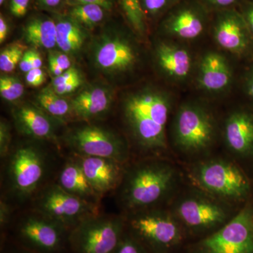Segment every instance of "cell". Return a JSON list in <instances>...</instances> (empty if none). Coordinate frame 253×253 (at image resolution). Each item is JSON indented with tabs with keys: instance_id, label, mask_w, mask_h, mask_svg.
Masks as SVG:
<instances>
[{
	"instance_id": "obj_24",
	"label": "cell",
	"mask_w": 253,
	"mask_h": 253,
	"mask_svg": "<svg viewBox=\"0 0 253 253\" xmlns=\"http://www.w3.org/2000/svg\"><path fill=\"white\" fill-rule=\"evenodd\" d=\"M25 39L36 47L51 49L56 46V22L48 18L31 20L23 29Z\"/></svg>"
},
{
	"instance_id": "obj_5",
	"label": "cell",
	"mask_w": 253,
	"mask_h": 253,
	"mask_svg": "<svg viewBox=\"0 0 253 253\" xmlns=\"http://www.w3.org/2000/svg\"><path fill=\"white\" fill-rule=\"evenodd\" d=\"M126 228L131 236L154 253H163L180 243V222L172 213L147 208L129 212Z\"/></svg>"
},
{
	"instance_id": "obj_31",
	"label": "cell",
	"mask_w": 253,
	"mask_h": 253,
	"mask_svg": "<svg viewBox=\"0 0 253 253\" xmlns=\"http://www.w3.org/2000/svg\"><path fill=\"white\" fill-rule=\"evenodd\" d=\"M11 134L9 123L1 119L0 123V156L4 158L11 151Z\"/></svg>"
},
{
	"instance_id": "obj_14",
	"label": "cell",
	"mask_w": 253,
	"mask_h": 253,
	"mask_svg": "<svg viewBox=\"0 0 253 253\" xmlns=\"http://www.w3.org/2000/svg\"><path fill=\"white\" fill-rule=\"evenodd\" d=\"M93 189L101 196L118 189L122 182L126 163L110 158L74 155Z\"/></svg>"
},
{
	"instance_id": "obj_18",
	"label": "cell",
	"mask_w": 253,
	"mask_h": 253,
	"mask_svg": "<svg viewBox=\"0 0 253 253\" xmlns=\"http://www.w3.org/2000/svg\"><path fill=\"white\" fill-rule=\"evenodd\" d=\"M13 116L18 130L23 135L57 143L51 118L40 108L23 105L13 111Z\"/></svg>"
},
{
	"instance_id": "obj_7",
	"label": "cell",
	"mask_w": 253,
	"mask_h": 253,
	"mask_svg": "<svg viewBox=\"0 0 253 253\" xmlns=\"http://www.w3.org/2000/svg\"><path fill=\"white\" fill-rule=\"evenodd\" d=\"M216 133L212 113L196 103L181 106L173 122V141L176 148L187 154H195L211 147Z\"/></svg>"
},
{
	"instance_id": "obj_13",
	"label": "cell",
	"mask_w": 253,
	"mask_h": 253,
	"mask_svg": "<svg viewBox=\"0 0 253 253\" xmlns=\"http://www.w3.org/2000/svg\"><path fill=\"white\" fill-rule=\"evenodd\" d=\"M93 56L96 67L113 74L130 71L139 59L133 43L117 35L103 36L95 45Z\"/></svg>"
},
{
	"instance_id": "obj_6",
	"label": "cell",
	"mask_w": 253,
	"mask_h": 253,
	"mask_svg": "<svg viewBox=\"0 0 253 253\" xmlns=\"http://www.w3.org/2000/svg\"><path fill=\"white\" fill-rule=\"evenodd\" d=\"M126 232V218L99 214L71 231L69 248L73 253H115Z\"/></svg>"
},
{
	"instance_id": "obj_36",
	"label": "cell",
	"mask_w": 253,
	"mask_h": 253,
	"mask_svg": "<svg viewBox=\"0 0 253 253\" xmlns=\"http://www.w3.org/2000/svg\"><path fill=\"white\" fill-rule=\"evenodd\" d=\"M79 78L81 77L78 70L71 67L67 71H64L61 76L53 78L51 84L52 86H57Z\"/></svg>"
},
{
	"instance_id": "obj_49",
	"label": "cell",
	"mask_w": 253,
	"mask_h": 253,
	"mask_svg": "<svg viewBox=\"0 0 253 253\" xmlns=\"http://www.w3.org/2000/svg\"><path fill=\"white\" fill-rule=\"evenodd\" d=\"M20 253H34L30 252V251H26H26H23V252H21Z\"/></svg>"
},
{
	"instance_id": "obj_17",
	"label": "cell",
	"mask_w": 253,
	"mask_h": 253,
	"mask_svg": "<svg viewBox=\"0 0 253 253\" xmlns=\"http://www.w3.org/2000/svg\"><path fill=\"white\" fill-rule=\"evenodd\" d=\"M224 142L238 156H253V114L246 111L231 113L224 126Z\"/></svg>"
},
{
	"instance_id": "obj_19",
	"label": "cell",
	"mask_w": 253,
	"mask_h": 253,
	"mask_svg": "<svg viewBox=\"0 0 253 253\" xmlns=\"http://www.w3.org/2000/svg\"><path fill=\"white\" fill-rule=\"evenodd\" d=\"M156 56L160 69L171 81L182 82L189 77L193 61L185 48L175 43L163 42L156 48Z\"/></svg>"
},
{
	"instance_id": "obj_4",
	"label": "cell",
	"mask_w": 253,
	"mask_h": 253,
	"mask_svg": "<svg viewBox=\"0 0 253 253\" xmlns=\"http://www.w3.org/2000/svg\"><path fill=\"white\" fill-rule=\"evenodd\" d=\"M190 177L205 194L221 201H241L249 196L251 184L234 163L222 159L201 161L191 169Z\"/></svg>"
},
{
	"instance_id": "obj_43",
	"label": "cell",
	"mask_w": 253,
	"mask_h": 253,
	"mask_svg": "<svg viewBox=\"0 0 253 253\" xmlns=\"http://www.w3.org/2000/svg\"><path fill=\"white\" fill-rule=\"evenodd\" d=\"M33 68H41L42 66V59L40 53L36 50H28Z\"/></svg>"
},
{
	"instance_id": "obj_22",
	"label": "cell",
	"mask_w": 253,
	"mask_h": 253,
	"mask_svg": "<svg viewBox=\"0 0 253 253\" xmlns=\"http://www.w3.org/2000/svg\"><path fill=\"white\" fill-rule=\"evenodd\" d=\"M204 27L202 16L191 8L176 11L164 25V30L168 36L181 41L196 39L202 34Z\"/></svg>"
},
{
	"instance_id": "obj_33",
	"label": "cell",
	"mask_w": 253,
	"mask_h": 253,
	"mask_svg": "<svg viewBox=\"0 0 253 253\" xmlns=\"http://www.w3.org/2000/svg\"><path fill=\"white\" fill-rule=\"evenodd\" d=\"M143 8L151 14H156L167 7L172 0H140Z\"/></svg>"
},
{
	"instance_id": "obj_40",
	"label": "cell",
	"mask_w": 253,
	"mask_h": 253,
	"mask_svg": "<svg viewBox=\"0 0 253 253\" xmlns=\"http://www.w3.org/2000/svg\"><path fill=\"white\" fill-rule=\"evenodd\" d=\"M79 4H94L99 5L104 9L110 10L112 8L113 0H78Z\"/></svg>"
},
{
	"instance_id": "obj_23",
	"label": "cell",
	"mask_w": 253,
	"mask_h": 253,
	"mask_svg": "<svg viewBox=\"0 0 253 253\" xmlns=\"http://www.w3.org/2000/svg\"><path fill=\"white\" fill-rule=\"evenodd\" d=\"M56 26V46L67 54L78 53L86 40L85 32L81 25L70 17L60 18Z\"/></svg>"
},
{
	"instance_id": "obj_10",
	"label": "cell",
	"mask_w": 253,
	"mask_h": 253,
	"mask_svg": "<svg viewBox=\"0 0 253 253\" xmlns=\"http://www.w3.org/2000/svg\"><path fill=\"white\" fill-rule=\"evenodd\" d=\"M66 141L76 156L110 158L123 163L129 158L126 141L102 126H78L68 133Z\"/></svg>"
},
{
	"instance_id": "obj_48",
	"label": "cell",
	"mask_w": 253,
	"mask_h": 253,
	"mask_svg": "<svg viewBox=\"0 0 253 253\" xmlns=\"http://www.w3.org/2000/svg\"><path fill=\"white\" fill-rule=\"evenodd\" d=\"M6 0H0V4L2 5L5 2Z\"/></svg>"
},
{
	"instance_id": "obj_3",
	"label": "cell",
	"mask_w": 253,
	"mask_h": 253,
	"mask_svg": "<svg viewBox=\"0 0 253 253\" xmlns=\"http://www.w3.org/2000/svg\"><path fill=\"white\" fill-rule=\"evenodd\" d=\"M5 158L10 194L18 201L34 198L44 186L49 167L47 155L36 145L27 144L11 149Z\"/></svg>"
},
{
	"instance_id": "obj_26",
	"label": "cell",
	"mask_w": 253,
	"mask_h": 253,
	"mask_svg": "<svg viewBox=\"0 0 253 253\" xmlns=\"http://www.w3.org/2000/svg\"><path fill=\"white\" fill-rule=\"evenodd\" d=\"M121 4L128 22L134 32L139 36H146L147 26L140 0H121Z\"/></svg>"
},
{
	"instance_id": "obj_2",
	"label": "cell",
	"mask_w": 253,
	"mask_h": 253,
	"mask_svg": "<svg viewBox=\"0 0 253 253\" xmlns=\"http://www.w3.org/2000/svg\"><path fill=\"white\" fill-rule=\"evenodd\" d=\"M175 169L161 160L141 161L126 168L119 191L121 206L128 212L154 208L172 191Z\"/></svg>"
},
{
	"instance_id": "obj_34",
	"label": "cell",
	"mask_w": 253,
	"mask_h": 253,
	"mask_svg": "<svg viewBox=\"0 0 253 253\" xmlns=\"http://www.w3.org/2000/svg\"><path fill=\"white\" fill-rule=\"evenodd\" d=\"M12 217V208L6 200L1 199L0 201V226L4 229L9 225Z\"/></svg>"
},
{
	"instance_id": "obj_30",
	"label": "cell",
	"mask_w": 253,
	"mask_h": 253,
	"mask_svg": "<svg viewBox=\"0 0 253 253\" xmlns=\"http://www.w3.org/2000/svg\"><path fill=\"white\" fill-rule=\"evenodd\" d=\"M115 253H149V250L126 231Z\"/></svg>"
},
{
	"instance_id": "obj_1",
	"label": "cell",
	"mask_w": 253,
	"mask_h": 253,
	"mask_svg": "<svg viewBox=\"0 0 253 253\" xmlns=\"http://www.w3.org/2000/svg\"><path fill=\"white\" fill-rule=\"evenodd\" d=\"M172 99L160 89H142L128 96L123 116L131 136L144 151L157 152L166 149V125Z\"/></svg>"
},
{
	"instance_id": "obj_38",
	"label": "cell",
	"mask_w": 253,
	"mask_h": 253,
	"mask_svg": "<svg viewBox=\"0 0 253 253\" xmlns=\"http://www.w3.org/2000/svg\"><path fill=\"white\" fill-rule=\"evenodd\" d=\"M51 53L63 71H67L71 68V61L67 54L63 51H53Z\"/></svg>"
},
{
	"instance_id": "obj_46",
	"label": "cell",
	"mask_w": 253,
	"mask_h": 253,
	"mask_svg": "<svg viewBox=\"0 0 253 253\" xmlns=\"http://www.w3.org/2000/svg\"><path fill=\"white\" fill-rule=\"evenodd\" d=\"M43 6L47 7H54L61 3V0H38Z\"/></svg>"
},
{
	"instance_id": "obj_12",
	"label": "cell",
	"mask_w": 253,
	"mask_h": 253,
	"mask_svg": "<svg viewBox=\"0 0 253 253\" xmlns=\"http://www.w3.org/2000/svg\"><path fill=\"white\" fill-rule=\"evenodd\" d=\"M172 214L179 222L194 231L219 227L230 217L229 208L223 201L206 194L181 198L176 203Z\"/></svg>"
},
{
	"instance_id": "obj_20",
	"label": "cell",
	"mask_w": 253,
	"mask_h": 253,
	"mask_svg": "<svg viewBox=\"0 0 253 253\" xmlns=\"http://www.w3.org/2000/svg\"><path fill=\"white\" fill-rule=\"evenodd\" d=\"M65 191L91 204L99 205L101 197L93 189L77 159H68L61 168L56 181Z\"/></svg>"
},
{
	"instance_id": "obj_37",
	"label": "cell",
	"mask_w": 253,
	"mask_h": 253,
	"mask_svg": "<svg viewBox=\"0 0 253 253\" xmlns=\"http://www.w3.org/2000/svg\"><path fill=\"white\" fill-rule=\"evenodd\" d=\"M30 0H11L10 10L16 17H23L27 13Z\"/></svg>"
},
{
	"instance_id": "obj_11",
	"label": "cell",
	"mask_w": 253,
	"mask_h": 253,
	"mask_svg": "<svg viewBox=\"0 0 253 253\" xmlns=\"http://www.w3.org/2000/svg\"><path fill=\"white\" fill-rule=\"evenodd\" d=\"M196 253H253V209L241 210L216 232L200 241Z\"/></svg>"
},
{
	"instance_id": "obj_32",
	"label": "cell",
	"mask_w": 253,
	"mask_h": 253,
	"mask_svg": "<svg viewBox=\"0 0 253 253\" xmlns=\"http://www.w3.org/2000/svg\"><path fill=\"white\" fill-rule=\"evenodd\" d=\"M25 78L28 85L38 87L42 85L45 82V73L41 68H33L31 71L26 73Z\"/></svg>"
},
{
	"instance_id": "obj_16",
	"label": "cell",
	"mask_w": 253,
	"mask_h": 253,
	"mask_svg": "<svg viewBox=\"0 0 253 253\" xmlns=\"http://www.w3.org/2000/svg\"><path fill=\"white\" fill-rule=\"evenodd\" d=\"M232 81V70L227 59L219 53L210 51L201 58L198 68L197 85L208 93L226 90Z\"/></svg>"
},
{
	"instance_id": "obj_15",
	"label": "cell",
	"mask_w": 253,
	"mask_h": 253,
	"mask_svg": "<svg viewBox=\"0 0 253 253\" xmlns=\"http://www.w3.org/2000/svg\"><path fill=\"white\" fill-rule=\"evenodd\" d=\"M251 31L239 14L226 12L218 18L214 28V39L217 45L236 55L245 54L251 45Z\"/></svg>"
},
{
	"instance_id": "obj_44",
	"label": "cell",
	"mask_w": 253,
	"mask_h": 253,
	"mask_svg": "<svg viewBox=\"0 0 253 253\" xmlns=\"http://www.w3.org/2000/svg\"><path fill=\"white\" fill-rule=\"evenodd\" d=\"M246 89L249 97L253 100V71L248 78L247 82H246Z\"/></svg>"
},
{
	"instance_id": "obj_39",
	"label": "cell",
	"mask_w": 253,
	"mask_h": 253,
	"mask_svg": "<svg viewBox=\"0 0 253 253\" xmlns=\"http://www.w3.org/2000/svg\"><path fill=\"white\" fill-rule=\"evenodd\" d=\"M20 69L23 73H27L33 69V64H32L31 57H30L29 52L26 51L23 54L22 59L20 61L19 64Z\"/></svg>"
},
{
	"instance_id": "obj_27",
	"label": "cell",
	"mask_w": 253,
	"mask_h": 253,
	"mask_svg": "<svg viewBox=\"0 0 253 253\" xmlns=\"http://www.w3.org/2000/svg\"><path fill=\"white\" fill-rule=\"evenodd\" d=\"M104 8L94 4H78L71 11V17L81 26L92 28L102 21Z\"/></svg>"
},
{
	"instance_id": "obj_47",
	"label": "cell",
	"mask_w": 253,
	"mask_h": 253,
	"mask_svg": "<svg viewBox=\"0 0 253 253\" xmlns=\"http://www.w3.org/2000/svg\"><path fill=\"white\" fill-rule=\"evenodd\" d=\"M247 23L248 26L251 33H253V6L248 11L247 14Z\"/></svg>"
},
{
	"instance_id": "obj_28",
	"label": "cell",
	"mask_w": 253,
	"mask_h": 253,
	"mask_svg": "<svg viewBox=\"0 0 253 253\" xmlns=\"http://www.w3.org/2000/svg\"><path fill=\"white\" fill-rule=\"evenodd\" d=\"M26 46L21 42L12 43L1 50L0 53V70L1 72L11 73L19 64Z\"/></svg>"
},
{
	"instance_id": "obj_25",
	"label": "cell",
	"mask_w": 253,
	"mask_h": 253,
	"mask_svg": "<svg viewBox=\"0 0 253 253\" xmlns=\"http://www.w3.org/2000/svg\"><path fill=\"white\" fill-rule=\"evenodd\" d=\"M37 104L40 109L49 115L50 117L59 121H64L66 118L73 115L71 103L56 94L52 88L43 89L37 96Z\"/></svg>"
},
{
	"instance_id": "obj_29",
	"label": "cell",
	"mask_w": 253,
	"mask_h": 253,
	"mask_svg": "<svg viewBox=\"0 0 253 253\" xmlns=\"http://www.w3.org/2000/svg\"><path fill=\"white\" fill-rule=\"evenodd\" d=\"M24 86L18 78L14 76H3L0 78V95L1 97L9 102L22 97Z\"/></svg>"
},
{
	"instance_id": "obj_45",
	"label": "cell",
	"mask_w": 253,
	"mask_h": 253,
	"mask_svg": "<svg viewBox=\"0 0 253 253\" xmlns=\"http://www.w3.org/2000/svg\"><path fill=\"white\" fill-rule=\"evenodd\" d=\"M210 2L217 6H230L233 3L235 2L236 0H208Z\"/></svg>"
},
{
	"instance_id": "obj_9",
	"label": "cell",
	"mask_w": 253,
	"mask_h": 253,
	"mask_svg": "<svg viewBox=\"0 0 253 253\" xmlns=\"http://www.w3.org/2000/svg\"><path fill=\"white\" fill-rule=\"evenodd\" d=\"M71 231L33 211L18 223L16 237L26 251L34 253H61L69 246Z\"/></svg>"
},
{
	"instance_id": "obj_42",
	"label": "cell",
	"mask_w": 253,
	"mask_h": 253,
	"mask_svg": "<svg viewBox=\"0 0 253 253\" xmlns=\"http://www.w3.org/2000/svg\"><path fill=\"white\" fill-rule=\"evenodd\" d=\"M9 26L4 16H0V44H2L9 34Z\"/></svg>"
},
{
	"instance_id": "obj_8",
	"label": "cell",
	"mask_w": 253,
	"mask_h": 253,
	"mask_svg": "<svg viewBox=\"0 0 253 253\" xmlns=\"http://www.w3.org/2000/svg\"><path fill=\"white\" fill-rule=\"evenodd\" d=\"M99 205L68 194L56 182L44 186L33 198V211L71 231L86 219L100 214Z\"/></svg>"
},
{
	"instance_id": "obj_21",
	"label": "cell",
	"mask_w": 253,
	"mask_h": 253,
	"mask_svg": "<svg viewBox=\"0 0 253 253\" xmlns=\"http://www.w3.org/2000/svg\"><path fill=\"white\" fill-rule=\"evenodd\" d=\"M112 102V94L101 86H94L82 91L71 101L73 115L84 121L104 116L109 111Z\"/></svg>"
},
{
	"instance_id": "obj_35",
	"label": "cell",
	"mask_w": 253,
	"mask_h": 253,
	"mask_svg": "<svg viewBox=\"0 0 253 253\" xmlns=\"http://www.w3.org/2000/svg\"><path fill=\"white\" fill-rule=\"evenodd\" d=\"M82 83H83L82 78H77V79L73 80V81L64 83V84L52 86L51 88H52L53 90L56 94L60 95V96H62V95L71 94V93L76 91L81 85Z\"/></svg>"
},
{
	"instance_id": "obj_41",
	"label": "cell",
	"mask_w": 253,
	"mask_h": 253,
	"mask_svg": "<svg viewBox=\"0 0 253 253\" xmlns=\"http://www.w3.org/2000/svg\"><path fill=\"white\" fill-rule=\"evenodd\" d=\"M49 65L50 71H51V73H52L54 77H58V76H61L64 72L61 69V68L60 67L57 62H56L54 56L51 54V53H50L49 55Z\"/></svg>"
}]
</instances>
